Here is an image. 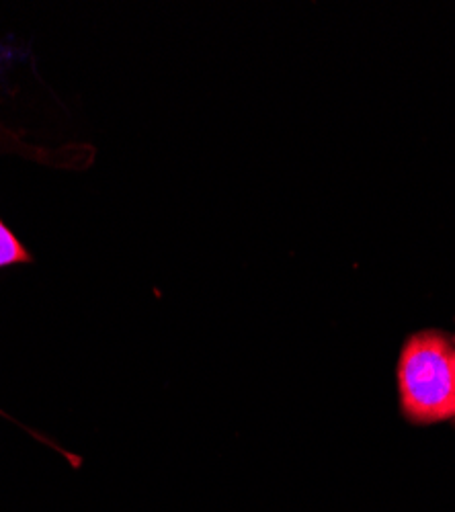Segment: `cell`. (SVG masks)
I'll use <instances>...</instances> for the list:
<instances>
[{
	"mask_svg": "<svg viewBox=\"0 0 455 512\" xmlns=\"http://www.w3.org/2000/svg\"><path fill=\"white\" fill-rule=\"evenodd\" d=\"M33 254L23 246L17 234L0 220V269H9L15 265H31Z\"/></svg>",
	"mask_w": 455,
	"mask_h": 512,
	"instance_id": "obj_2",
	"label": "cell"
},
{
	"mask_svg": "<svg viewBox=\"0 0 455 512\" xmlns=\"http://www.w3.org/2000/svg\"><path fill=\"white\" fill-rule=\"evenodd\" d=\"M398 388L410 422L433 424L455 416V345L443 332L425 330L406 340Z\"/></svg>",
	"mask_w": 455,
	"mask_h": 512,
	"instance_id": "obj_1",
	"label": "cell"
}]
</instances>
